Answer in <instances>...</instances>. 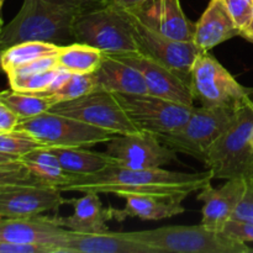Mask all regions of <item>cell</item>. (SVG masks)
I'll return each mask as SVG.
<instances>
[{
    "instance_id": "25",
    "label": "cell",
    "mask_w": 253,
    "mask_h": 253,
    "mask_svg": "<svg viewBox=\"0 0 253 253\" xmlns=\"http://www.w3.org/2000/svg\"><path fill=\"white\" fill-rule=\"evenodd\" d=\"M20 161L30 169V172L46 185L58 188L69 178L68 173L63 169L58 158L52 153L48 147L35 148L26 155L21 156Z\"/></svg>"
},
{
    "instance_id": "46",
    "label": "cell",
    "mask_w": 253,
    "mask_h": 253,
    "mask_svg": "<svg viewBox=\"0 0 253 253\" xmlns=\"http://www.w3.org/2000/svg\"><path fill=\"white\" fill-rule=\"evenodd\" d=\"M250 42H252V43H253V39H252V40H250Z\"/></svg>"
},
{
    "instance_id": "18",
    "label": "cell",
    "mask_w": 253,
    "mask_h": 253,
    "mask_svg": "<svg viewBox=\"0 0 253 253\" xmlns=\"http://www.w3.org/2000/svg\"><path fill=\"white\" fill-rule=\"evenodd\" d=\"M67 229L59 226L53 216L35 215L27 217H0V241L46 246L54 253V245Z\"/></svg>"
},
{
    "instance_id": "23",
    "label": "cell",
    "mask_w": 253,
    "mask_h": 253,
    "mask_svg": "<svg viewBox=\"0 0 253 253\" xmlns=\"http://www.w3.org/2000/svg\"><path fill=\"white\" fill-rule=\"evenodd\" d=\"M48 148L58 158L63 169L71 175L90 174L115 163L106 152H93L86 150V147Z\"/></svg>"
},
{
    "instance_id": "47",
    "label": "cell",
    "mask_w": 253,
    "mask_h": 253,
    "mask_svg": "<svg viewBox=\"0 0 253 253\" xmlns=\"http://www.w3.org/2000/svg\"><path fill=\"white\" fill-rule=\"evenodd\" d=\"M252 19H253V10H252Z\"/></svg>"
},
{
    "instance_id": "36",
    "label": "cell",
    "mask_w": 253,
    "mask_h": 253,
    "mask_svg": "<svg viewBox=\"0 0 253 253\" xmlns=\"http://www.w3.org/2000/svg\"><path fill=\"white\" fill-rule=\"evenodd\" d=\"M0 253H53L51 249L40 245H22L0 241Z\"/></svg>"
},
{
    "instance_id": "34",
    "label": "cell",
    "mask_w": 253,
    "mask_h": 253,
    "mask_svg": "<svg viewBox=\"0 0 253 253\" xmlns=\"http://www.w3.org/2000/svg\"><path fill=\"white\" fill-rule=\"evenodd\" d=\"M246 192H245V195L240 202L239 207L235 210L231 220L253 222V179L252 178H246Z\"/></svg>"
},
{
    "instance_id": "38",
    "label": "cell",
    "mask_w": 253,
    "mask_h": 253,
    "mask_svg": "<svg viewBox=\"0 0 253 253\" xmlns=\"http://www.w3.org/2000/svg\"><path fill=\"white\" fill-rule=\"evenodd\" d=\"M146 0H99L101 5L120 7V9H133Z\"/></svg>"
},
{
    "instance_id": "22",
    "label": "cell",
    "mask_w": 253,
    "mask_h": 253,
    "mask_svg": "<svg viewBox=\"0 0 253 253\" xmlns=\"http://www.w3.org/2000/svg\"><path fill=\"white\" fill-rule=\"evenodd\" d=\"M125 207L115 209V220L124 221L127 217L141 220H162L177 216L185 211L182 198L153 194H125Z\"/></svg>"
},
{
    "instance_id": "40",
    "label": "cell",
    "mask_w": 253,
    "mask_h": 253,
    "mask_svg": "<svg viewBox=\"0 0 253 253\" xmlns=\"http://www.w3.org/2000/svg\"><path fill=\"white\" fill-rule=\"evenodd\" d=\"M20 157L14 155H9V153L0 152V165H4V163H10L15 162V161H19Z\"/></svg>"
},
{
    "instance_id": "30",
    "label": "cell",
    "mask_w": 253,
    "mask_h": 253,
    "mask_svg": "<svg viewBox=\"0 0 253 253\" xmlns=\"http://www.w3.org/2000/svg\"><path fill=\"white\" fill-rule=\"evenodd\" d=\"M39 147H42L41 143L25 131L15 128L12 131L0 132V152L21 157Z\"/></svg>"
},
{
    "instance_id": "20",
    "label": "cell",
    "mask_w": 253,
    "mask_h": 253,
    "mask_svg": "<svg viewBox=\"0 0 253 253\" xmlns=\"http://www.w3.org/2000/svg\"><path fill=\"white\" fill-rule=\"evenodd\" d=\"M236 36H240V29L235 24L225 2L222 0H210L195 24L193 42L199 52H209Z\"/></svg>"
},
{
    "instance_id": "10",
    "label": "cell",
    "mask_w": 253,
    "mask_h": 253,
    "mask_svg": "<svg viewBox=\"0 0 253 253\" xmlns=\"http://www.w3.org/2000/svg\"><path fill=\"white\" fill-rule=\"evenodd\" d=\"M48 111L83 121L116 135L140 132L119 103L115 94L109 91H91L81 98L54 104Z\"/></svg>"
},
{
    "instance_id": "15",
    "label": "cell",
    "mask_w": 253,
    "mask_h": 253,
    "mask_svg": "<svg viewBox=\"0 0 253 253\" xmlns=\"http://www.w3.org/2000/svg\"><path fill=\"white\" fill-rule=\"evenodd\" d=\"M54 253H156L130 232L81 234L67 230L54 245Z\"/></svg>"
},
{
    "instance_id": "32",
    "label": "cell",
    "mask_w": 253,
    "mask_h": 253,
    "mask_svg": "<svg viewBox=\"0 0 253 253\" xmlns=\"http://www.w3.org/2000/svg\"><path fill=\"white\" fill-rule=\"evenodd\" d=\"M240 30L252 20L253 0H222Z\"/></svg>"
},
{
    "instance_id": "42",
    "label": "cell",
    "mask_w": 253,
    "mask_h": 253,
    "mask_svg": "<svg viewBox=\"0 0 253 253\" xmlns=\"http://www.w3.org/2000/svg\"><path fill=\"white\" fill-rule=\"evenodd\" d=\"M1 7L2 5L0 4V30H1L2 26H4V24H2V16H1Z\"/></svg>"
},
{
    "instance_id": "19",
    "label": "cell",
    "mask_w": 253,
    "mask_h": 253,
    "mask_svg": "<svg viewBox=\"0 0 253 253\" xmlns=\"http://www.w3.org/2000/svg\"><path fill=\"white\" fill-rule=\"evenodd\" d=\"M73 214L69 216L54 215L59 226L81 234H100L109 231L108 222L115 219V209L105 208L95 192L84 193L78 199H71Z\"/></svg>"
},
{
    "instance_id": "6",
    "label": "cell",
    "mask_w": 253,
    "mask_h": 253,
    "mask_svg": "<svg viewBox=\"0 0 253 253\" xmlns=\"http://www.w3.org/2000/svg\"><path fill=\"white\" fill-rule=\"evenodd\" d=\"M74 42L89 44L104 53L137 52L125 10L95 5L82 12L73 29Z\"/></svg>"
},
{
    "instance_id": "31",
    "label": "cell",
    "mask_w": 253,
    "mask_h": 253,
    "mask_svg": "<svg viewBox=\"0 0 253 253\" xmlns=\"http://www.w3.org/2000/svg\"><path fill=\"white\" fill-rule=\"evenodd\" d=\"M9 184L46 185L41 180L37 179L20 160L0 165V185Z\"/></svg>"
},
{
    "instance_id": "44",
    "label": "cell",
    "mask_w": 253,
    "mask_h": 253,
    "mask_svg": "<svg viewBox=\"0 0 253 253\" xmlns=\"http://www.w3.org/2000/svg\"><path fill=\"white\" fill-rule=\"evenodd\" d=\"M251 143H252V148H253V133H252V140H251Z\"/></svg>"
},
{
    "instance_id": "33",
    "label": "cell",
    "mask_w": 253,
    "mask_h": 253,
    "mask_svg": "<svg viewBox=\"0 0 253 253\" xmlns=\"http://www.w3.org/2000/svg\"><path fill=\"white\" fill-rule=\"evenodd\" d=\"M222 231L232 239L241 242H253V222L229 220Z\"/></svg>"
},
{
    "instance_id": "16",
    "label": "cell",
    "mask_w": 253,
    "mask_h": 253,
    "mask_svg": "<svg viewBox=\"0 0 253 253\" xmlns=\"http://www.w3.org/2000/svg\"><path fill=\"white\" fill-rule=\"evenodd\" d=\"M130 10L138 20L155 31L178 40L193 42L195 24L185 16L180 0H146Z\"/></svg>"
},
{
    "instance_id": "24",
    "label": "cell",
    "mask_w": 253,
    "mask_h": 253,
    "mask_svg": "<svg viewBox=\"0 0 253 253\" xmlns=\"http://www.w3.org/2000/svg\"><path fill=\"white\" fill-rule=\"evenodd\" d=\"M104 52L81 42L59 46L56 53L57 67L76 74L94 73L103 61Z\"/></svg>"
},
{
    "instance_id": "14",
    "label": "cell",
    "mask_w": 253,
    "mask_h": 253,
    "mask_svg": "<svg viewBox=\"0 0 253 253\" xmlns=\"http://www.w3.org/2000/svg\"><path fill=\"white\" fill-rule=\"evenodd\" d=\"M110 54L140 72L147 85L148 94L195 106V98L189 84L166 66L143 56L140 52Z\"/></svg>"
},
{
    "instance_id": "41",
    "label": "cell",
    "mask_w": 253,
    "mask_h": 253,
    "mask_svg": "<svg viewBox=\"0 0 253 253\" xmlns=\"http://www.w3.org/2000/svg\"><path fill=\"white\" fill-rule=\"evenodd\" d=\"M2 52H4V48H2V46L0 44V72H4L2 71V66H1V54Z\"/></svg>"
},
{
    "instance_id": "3",
    "label": "cell",
    "mask_w": 253,
    "mask_h": 253,
    "mask_svg": "<svg viewBox=\"0 0 253 253\" xmlns=\"http://www.w3.org/2000/svg\"><path fill=\"white\" fill-rule=\"evenodd\" d=\"M253 100L235 111L221 135L205 156L204 165L214 179L249 178L253 172Z\"/></svg>"
},
{
    "instance_id": "21",
    "label": "cell",
    "mask_w": 253,
    "mask_h": 253,
    "mask_svg": "<svg viewBox=\"0 0 253 253\" xmlns=\"http://www.w3.org/2000/svg\"><path fill=\"white\" fill-rule=\"evenodd\" d=\"M93 74L98 90L113 94H148L140 72L110 53H104L100 66Z\"/></svg>"
},
{
    "instance_id": "43",
    "label": "cell",
    "mask_w": 253,
    "mask_h": 253,
    "mask_svg": "<svg viewBox=\"0 0 253 253\" xmlns=\"http://www.w3.org/2000/svg\"><path fill=\"white\" fill-rule=\"evenodd\" d=\"M4 1H5V0H0V4L4 5Z\"/></svg>"
},
{
    "instance_id": "7",
    "label": "cell",
    "mask_w": 253,
    "mask_h": 253,
    "mask_svg": "<svg viewBox=\"0 0 253 253\" xmlns=\"http://www.w3.org/2000/svg\"><path fill=\"white\" fill-rule=\"evenodd\" d=\"M16 130L30 133L44 147H91L98 143H108L118 136L104 128L51 111L20 119Z\"/></svg>"
},
{
    "instance_id": "37",
    "label": "cell",
    "mask_w": 253,
    "mask_h": 253,
    "mask_svg": "<svg viewBox=\"0 0 253 253\" xmlns=\"http://www.w3.org/2000/svg\"><path fill=\"white\" fill-rule=\"evenodd\" d=\"M19 120V116L0 100V132L15 130Z\"/></svg>"
},
{
    "instance_id": "12",
    "label": "cell",
    "mask_w": 253,
    "mask_h": 253,
    "mask_svg": "<svg viewBox=\"0 0 253 253\" xmlns=\"http://www.w3.org/2000/svg\"><path fill=\"white\" fill-rule=\"evenodd\" d=\"M106 153L115 165L133 169L161 168L177 160L174 150L163 145L156 135L145 131L118 135L108 142Z\"/></svg>"
},
{
    "instance_id": "13",
    "label": "cell",
    "mask_w": 253,
    "mask_h": 253,
    "mask_svg": "<svg viewBox=\"0 0 253 253\" xmlns=\"http://www.w3.org/2000/svg\"><path fill=\"white\" fill-rule=\"evenodd\" d=\"M58 188L40 184L0 185V217H27L57 211L69 200Z\"/></svg>"
},
{
    "instance_id": "26",
    "label": "cell",
    "mask_w": 253,
    "mask_h": 253,
    "mask_svg": "<svg viewBox=\"0 0 253 253\" xmlns=\"http://www.w3.org/2000/svg\"><path fill=\"white\" fill-rule=\"evenodd\" d=\"M59 44L44 41L20 42L14 46L7 47L1 54V66L5 73L12 69L30 63L35 59L56 54Z\"/></svg>"
},
{
    "instance_id": "27",
    "label": "cell",
    "mask_w": 253,
    "mask_h": 253,
    "mask_svg": "<svg viewBox=\"0 0 253 253\" xmlns=\"http://www.w3.org/2000/svg\"><path fill=\"white\" fill-rule=\"evenodd\" d=\"M0 100L11 109L20 119L32 118L49 110L53 103L46 95L39 93H26L14 89L0 91Z\"/></svg>"
},
{
    "instance_id": "17",
    "label": "cell",
    "mask_w": 253,
    "mask_h": 253,
    "mask_svg": "<svg viewBox=\"0 0 253 253\" xmlns=\"http://www.w3.org/2000/svg\"><path fill=\"white\" fill-rule=\"evenodd\" d=\"M246 187L245 178H232L219 188H214L209 183L200 189L197 199L203 203L202 224L222 231L244 198Z\"/></svg>"
},
{
    "instance_id": "29",
    "label": "cell",
    "mask_w": 253,
    "mask_h": 253,
    "mask_svg": "<svg viewBox=\"0 0 253 253\" xmlns=\"http://www.w3.org/2000/svg\"><path fill=\"white\" fill-rule=\"evenodd\" d=\"M95 90H98V86H96V82L93 73H69L53 90L39 94L48 96L54 105V104L62 103V101H68L81 98V96L86 95V94Z\"/></svg>"
},
{
    "instance_id": "39",
    "label": "cell",
    "mask_w": 253,
    "mask_h": 253,
    "mask_svg": "<svg viewBox=\"0 0 253 253\" xmlns=\"http://www.w3.org/2000/svg\"><path fill=\"white\" fill-rule=\"evenodd\" d=\"M240 36L249 40V41L253 39V19L244 27V29L240 30Z\"/></svg>"
},
{
    "instance_id": "45",
    "label": "cell",
    "mask_w": 253,
    "mask_h": 253,
    "mask_svg": "<svg viewBox=\"0 0 253 253\" xmlns=\"http://www.w3.org/2000/svg\"><path fill=\"white\" fill-rule=\"evenodd\" d=\"M249 178H252V179H253V172H252V174L251 175H250V177Z\"/></svg>"
},
{
    "instance_id": "9",
    "label": "cell",
    "mask_w": 253,
    "mask_h": 253,
    "mask_svg": "<svg viewBox=\"0 0 253 253\" xmlns=\"http://www.w3.org/2000/svg\"><path fill=\"white\" fill-rule=\"evenodd\" d=\"M124 10L137 52L169 68L190 85L192 67L200 53L194 42L165 36L143 24L130 10Z\"/></svg>"
},
{
    "instance_id": "35",
    "label": "cell",
    "mask_w": 253,
    "mask_h": 253,
    "mask_svg": "<svg viewBox=\"0 0 253 253\" xmlns=\"http://www.w3.org/2000/svg\"><path fill=\"white\" fill-rule=\"evenodd\" d=\"M57 67V58L56 54H52V56L42 57V58L35 59V61L30 62V63L24 64L21 67H17V68L10 71L7 74L9 76H22V74H31V73H37V72L47 71V69L56 68Z\"/></svg>"
},
{
    "instance_id": "5",
    "label": "cell",
    "mask_w": 253,
    "mask_h": 253,
    "mask_svg": "<svg viewBox=\"0 0 253 253\" xmlns=\"http://www.w3.org/2000/svg\"><path fill=\"white\" fill-rule=\"evenodd\" d=\"M190 88L195 101L205 108L237 110L252 101V89L245 88L209 52H200L190 73Z\"/></svg>"
},
{
    "instance_id": "1",
    "label": "cell",
    "mask_w": 253,
    "mask_h": 253,
    "mask_svg": "<svg viewBox=\"0 0 253 253\" xmlns=\"http://www.w3.org/2000/svg\"><path fill=\"white\" fill-rule=\"evenodd\" d=\"M214 179L210 170L197 173L173 172L161 168L133 169L110 165L99 172L83 175H69L58 187L61 192H95L121 198L125 194L166 195L187 199Z\"/></svg>"
},
{
    "instance_id": "4",
    "label": "cell",
    "mask_w": 253,
    "mask_h": 253,
    "mask_svg": "<svg viewBox=\"0 0 253 253\" xmlns=\"http://www.w3.org/2000/svg\"><path fill=\"white\" fill-rule=\"evenodd\" d=\"M156 253H250L251 247L220 230L199 225H170L130 232Z\"/></svg>"
},
{
    "instance_id": "28",
    "label": "cell",
    "mask_w": 253,
    "mask_h": 253,
    "mask_svg": "<svg viewBox=\"0 0 253 253\" xmlns=\"http://www.w3.org/2000/svg\"><path fill=\"white\" fill-rule=\"evenodd\" d=\"M68 74L69 72L56 67L37 73L9 76L7 78H9L10 86L14 90L26 91V93H44V91L53 90Z\"/></svg>"
},
{
    "instance_id": "8",
    "label": "cell",
    "mask_w": 253,
    "mask_h": 253,
    "mask_svg": "<svg viewBox=\"0 0 253 253\" xmlns=\"http://www.w3.org/2000/svg\"><path fill=\"white\" fill-rule=\"evenodd\" d=\"M235 111L226 108L194 106L189 119L179 128L157 137L175 152L192 156L204 162L208 150L227 127Z\"/></svg>"
},
{
    "instance_id": "11",
    "label": "cell",
    "mask_w": 253,
    "mask_h": 253,
    "mask_svg": "<svg viewBox=\"0 0 253 253\" xmlns=\"http://www.w3.org/2000/svg\"><path fill=\"white\" fill-rule=\"evenodd\" d=\"M115 96L138 130L156 136L179 128L194 109L152 94H115Z\"/></svg>"
},
{
    "instance_id": "2",
    "label": "cell",
    "mask_w": 253,
    "mask_h": 253,
    "mask_svg": "<svg viewBox=\"0 0 253 253\" xmlns=\"http://www.w3.org/2000/svg\"><path fill=\"white\" fill-rule=\"evenodd\" d=\"M95 5H101L99 0H24L16 16L0 30V44L6 49L26 41L72 43L78 16Z\"/></svg>"
}]
</instances>
